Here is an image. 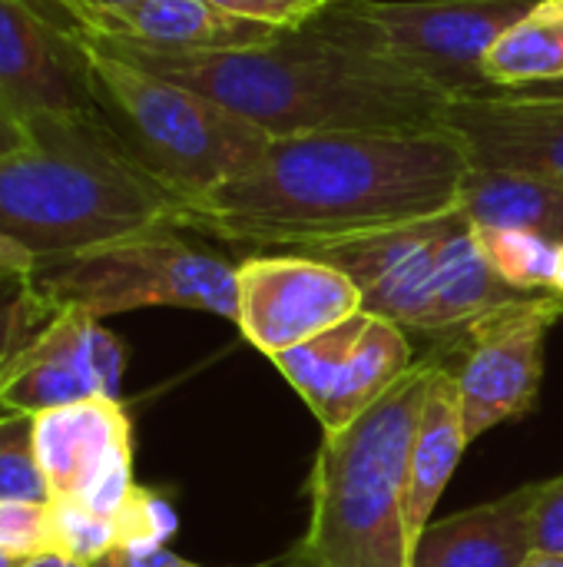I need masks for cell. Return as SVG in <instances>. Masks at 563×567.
<instances>
[{
  "label": "cell",
  "mask_w": 563,
  "mask_h": 567,
  "mask_svg": "<svg viewBox=\"0 0 563 567\" xmlns=\"http://www.w3.org/2000/svg\"><path fill=\"white\" fill-rule=\"evenodd\" d=\"M123 342L100 319L60 309L0 375V412L40 415L86 399H119Z\"/></svg>",
  "instance_id": "13"
},
{
  "label": "cell",
  "mask_w": 563,
  "mask_h": 567,
  "mask_svg": "<svg viewBox=\"0 0 563 567\" xmlns=\"http://www.w3.org/2000/svg\"><path fill=\"white\" fill-rule=\"evenodd\" d=\"M468 169V150L448 126L279 136L256 166L186 206L183 229L309 249L441 216L458 206Z\"/></svg>",
  "instance_id": "1"
},
{
  "label": "cell",
  "mask_w": 563,
  "mask_h": 567,
  "mask_svg": "<svg viewBox=\"0 0 563 567\" xmlns=\"http://www.w3.org/2000/svg\"><path fill=\"white\" fill-rule=\"evenodd\" d=\"M30 130L37 143L0 159V233L37 259L183 229L186 203L126 156L100 113L33 120Z\"/></svg>",
  "instance_id": "3"
},
{
  "label": "cell",
  "mask_w": 563,
  "mask_h": 567,
  "mask_svg": "<svg viewBox=\"0 0 563 567\" xmlns=\"http://www.w3.org/2000/svg\"><path fill=\"white\" fill-rule=\"evenodd\" d=\"M33 452L53 498L116 515L133 482V425L119 399H86L33 415Z\"/></svg>",
  "instance_id": "12"
},
{
  "label": "cell",
  "mask_w": 563,
  "mask_h": 567,
  "mask_svg": "<svg viewBox=\"0 0 563 567\" xmlns=\"http://www.w3.org/2000/svg\"><path fill=\"white\" fill-rule=\"evenodd\" d=\"M116 545V518L96 515L73 498L50 502V555L70 558L76 565H93Z\"/></svg>",
  "instance_id": "22"
},
{
  "label": "cell",
  "mask_w": 563,
  "mask_h": 567,
  "mask_svg": "<svg viewBox=\"0 0 563 567\" xmlns=\"http://www.w3.org/2000/svg\"><path fill=\"white\" fill-rule=\"evenodd\" d=\"M0 100L27 123L100 113L86 47L30 0H0Z\"/></svg>",
  "instance_id": "14"
},
{
  "label": "cell",
  "mask_w": 563,
  "mask_h": 567,
  "mask_svg": "<svg viewBox=\"0 0 563 567\" xmlns=\"http://www.w3.org/2000/svg\"><path fill=\"white\" fill-rule=\"evenodd\" d=\"M521 567H563V555H551V551H534Z\"/></svg>",
  "instance_id": "33"
},
{
  "label": "cell",
  "mask_w": 563,
  "mask_h": 567,
  "mask_svg": "<svg viewBox=\"0 0 563 567\" xmlns=\"http://www.w3.org/2000/svg\"><path fill=\"white\" fill-rule=\"evenodd\" d=\"M342 269L362 292V309L405 332L448 339L528 292L511 289L484 259L478 229L455 206L441 216L295 249Z\"/></svg>",
  "instance_id": "5"
},
{
  "label": "cell",
  "mask_w": 563,
  "mask_h": 567,
  "mask_svg": "<svg viewBox=\"0 0 563 567\" xmlns=\"http://www.w3.org/2000/svg\"><path fill=\"white\" fill-rule=\"evenodd\" d=\"M80 30L179 50H239L265 43L279 33V27L226 13L206 0H133L90 10L80 20Z\"/></svg>",
  "instance_id": "16"
},
{
  "label": "cell",
  "mask_w": 563,
  "mask_h": 567,
  "mask_svg": "<svg viewBox=\"0 0 563 567\" xmlns=\"http://www.w3.org/2000/svg\"><path fill=\"white\" fill-rule=\"evenodd\" d=\"M60 309L30 282V272H0V375L50 326Z\"/></svg>",
  "instance_id": "23"
},
{
  "label": "cell",
  "mask_w": 563,
  "mask_h": 567,
  "mask_svg": "<svg viewBox=\"0 0 563 567\" xmlns=\"http://www.w3.org/2000/svg\"><path fill=\"white\" fill-rule=\"evenodd\" d=\"M113 518H116V535H119L116 548H166V542L179 528L173 505L159 492L143 488V485L129 492V498Z\"/></svg>",
  "instance_id": "25"
},
{
  "label": "cell",
  "mask_w": 563,
  "mask_h": 567,
  "mask_svg": "<svg viewBox=\"0 0 563 567\" xmlns=\"http://www.w3.org/2000/svg\"><path fill=\"white\" fill-rule=\"evenodd\" d=\"M90 53L93 100L126 156L186 206L242 176L272 136L222 103L159 80L80 37ZM186 213V209H183Z\"/></svg>",
  "instance_id": "6"
},
{
  "label": "cell",
  "mask_w": 563,
  "mask_h": 567,
  "mask_svg": "<svg viewBox=\"0 0 563 567\" xmlns=\"http://www.w3.org/2000/svg\"><path fill=\"white\" fill-rule=\"evenodd\" d=\"M431 379L421 402L415 442H411V475H408V532L411 545L421 538V532L431 525V515L465 455L468 432H465V412L461 395L445 365H438L431 355Z\"/></svg>",
  "instance_id": "18"
},
{
  "label": "cell",
  "mask_w": 563,
  "mask_h": 567,
  "mask_svg": "<svg viewBox=\"0 0 563 567\" xmlns=\"http://www.w3.org/2000/svg\"><path fill=\"white\" fill-rule=\"evenodd\" d=\"M272 362L305 399L322 432H338L362 419L418 359L405 329L362 309L272 355Z\"/></svg>",
  "instance_id": "10"
},
{
  "label": "cell",
  "mask_w": 563,
  "mask_h": 567,
  "mask_svg": "<svg viewBox=\"0 0 563 567\" xmlns=\"http://www.w3.org/2000/svg\"><path fill=\"white\" fill-rule=\"evenodd\" d=\"M76 37L222 103L272 140L342 130H445L451 106L448 93L338 37L322 17L239 50L153 47L83 30Z\"/></svg>",
  "instance_id": "2"
},
{
  "label": "cell",
  "mask_w": 563,
  "mask_h": 567,
  "mask_svg": "<svg viewBox=\"0 0 563 567\" xmlns=\"http://www.w3.org/2000/svg\"><path fill=\"white\" fill-rule=\"evenodd\" d=\"M531 525H534V551L563 555V475L551 482H538Z\"/></svg>",
  "instance_id": "27"
},
{
  "label": "cell",
  "mask_w": 563,
  "mask_h": 567,
  "mask_svg": "<svg viewBox=\"0 0 563 567\" xmlns=\"http://www.w3.org/2000/svg\"><path fill=\"white\" fill-rule=\"evenodd\" d=\"M0 551L27 561L50 555V502L0 498Z\"/></svg>",
  "instance_id": "26"
},
{
  "label": "cell",
  "mask_w": 563,
  "mask_h": 567,
  "mask_svg": "<svg viewBox=\"0 0 563 567\" xmlns=\"http://www.w3.org/2000/svg\"><path fill=\"white\" fill-rule=\"evenodd\" d=\"M534 498L524 485L481 508L431 522L415 542L411 567H521L534 555Z\"/></svg>",
  "instance_id": "17"
},
{
  "label": "cell",
  "mask_w": 563,
  "mask_h": 567,
  "mask_svg": "<svg viewBox=\"0 0 563 567\" xmlns=\"http://www.w3.org/2000/svg\"><path fill=\"white\" fill-rule=\"evenodd\" d=\"M498 93L514 96V100H551V103H563V76L561 80H541V83L514 86V90H498Z\"/></svg>",
  "instance_id": "32"
},
{
  "label": "cell",
  "mask_w": 563,
  "mask_h": 567,
  "mask_svg": "<svg viewBox=\"0 0 563 567\" xmlns=\"http://www.w3.org/2000/svg\"><path fill=\"white\" fill-rule=\"evenodd\" d=\"M458 209L475 229L531 233L563 243V183L518 169H468Z\"/></svg>",
  "instance_id": "19"
},
{
  "label": "cell",
  "mask_w": 563,
  "mask_h": 567,
  "mask_svg": "<svg viewBox=\"0 0 563 567\" xmlns=\"http://www.w3.org/2000/svg\"><path fill=\"white\" fill-rule=\"evenodd\" d=\"M431 362L418 359L362 419L322 432L309 528L289 567H411L408 475Z\"/></svg>",
  "instance_id": "4"
},
{
  "label": "cell",
  "mask_w": 563,
  "mask_h": 567,
  "mask_svg": "<svg viewBox=\"0 0 563 567\" xmlns=\"http://www.w3.org/2000/svg\"><path fill=\"white\" fill-rule=\"evenodd\" d=\"M445 126L465 143L475 169H518L563 183V103L504 93L458 96Z\"/></svg>",
  "instance_id": "15"
},
{
  "label": "cell",
  "mask_w": 563,
  "mask_h": 567,
  "mask_svg": "<svg viewBox=\"0 0 563 567\" xmlns=\"http://www.w3.org/2000/svg\"><path fill=\"white\" fill-rule=\"evenodd\" d=\"M355 312H362L358 286L325 259L265 252L236 266V326L269 359L322 336Z\"/></svg>",
  "instance_id": "11"
},
{
  "label": "cell",
  "mask_w": 563,
  "mask_h": 567,
  "mask_svg": "<svg viewBox=\"0 0 563 567\" xmlns=\"http://www.w3.org/2000/svg\"><path fill=\"white\" fill-rule=\"evenodd\" d=\"M0 498L50 502V488L33 452V415L0 412Z\"/></svg>",
  "instance_id": "24"
},
{
  "label": "cell",
  "mask_w": 563,
  "mask_h": 567,
  "mask_svg": "<svg viewBox=\"0 0 563 567\" xmlns=\"http://www.w3.org/2000/svg\"><path fill=\"white\" fill-rule=\"evenodd\" d=\"M30 282L50 306L80 309L100 322L156 306L199 309L236 322V266L189 243L179 226L37 259Z\"/></svg>",
  "instance_id": "7"
},
{
  "label": "cell",
  "mask_w": 563,
  "mask_h": 567,
  "mask_svg": "<svg viewBox=\"0 0 563 567\" xmlns=\"http://www.w3.org/2000/svg\"><path fill=\"white\" fill-rule=\"evenodd\" d=\"M43 17H50L53 23L66 27V30H80V20L90 10H106V7H119V3H133V0H30Z\"/></svg>",
  "instance_id": "29"
},
{
  "label": "cell",
  "mask_w": 563,
  "mask_h": 567,
  "mask_svg": "<svg viewBox=\"0 0 563 567\" xmlns=\"http://www.w3.org/2000/svg\"><path fill=\"white\" fill-rule=\"evenodd\" d=\"M491 90H514L563 76V0H538L484 56Z\"/></svg>",
  "instance_id": "20"
},
{
  "label": "cell",
  "mask_w": 563,
  "mask_h": 567,
  "mask_svg": "<svg viewBox=\"0 0 563 567\" xmlns=\"http://www.w3.org/2000/svg\"><path fill=\"white\" fill-rule=\"evenodd\" d=\"M33 266H37V256L30 249H23L20 243H13L10 236L0 233V272L27 276V272H33Z\"/></svg>",
  "instance_id": "31"
},
{
  "label": "cell",
  "mask_w": 563,
  "mask_h": 567,
  "mask_svg": "<svg viewBox=\"0 0 563 567\" xmlns=\"http://www.w3.org/2000/svg\"><path fill=\"white\" fill-rule=\"evenodd\" d=\"M86 567H206L173 555L169 548H113Z\"/></svg>",
  "instance_id": "28"
},
{
  "label": "cell",
  "mask_w": 563,
  "mask_h": 567,
  "mask_svg": "<svg viewBox=\"0 0 563 567\" xmlns=\"http://www.w3.org/2000/svg\"><path fill=\"white\" fill-rule=\"evenodd\" d=\"M0 567H27V558H17V555L0 551Z\"/></svg>",
  "instance_id": "35"
},
{
  "label": "cell",
  "mask_w": 563,
  "mask_h": 567,
  "mask_svg": "<svg viewBox=\"0 0 563 567\" xmlns=\"http://www.w3.org/2000/svg\"><path fill=\"white\" fill-rule=\"evenodd\" d=\"M33 143H37V140H33L30 123H27L13 106H7V103L0 100V159L17 156V153H27Z\"/></svg>",
  "instance_id": "30"
},
{
  "label": "cell",
  "mask_w": 563,
  "mask_h": 567,
  "mask_svg": "<svg viewBox=\"0 0 563 567\" xmlns=\"http://www.w3.org/2000/svg\"><path fill=\"white\" fill-rule=\"evenodd\" d=\"M478 243L491 269L518 292H554L563 286V243L531 233L478 229Z\"/></svg>",
  "instance_id": "21"
},
{
  "label": "cell",
  "mask_w": 563,
  "mask_h": 567,
  "mask_svg": "<svg viewBox=\"0 0 563 567\" xmlns=\"http://www.w3.org/2000/svg\"><path fill=\"white\" fill-rule=\"evenodd\" d=\"M538 0H332L319 17L338 37L421 76L451 100L494 93L488 50Z\"/></svg>",
  "instance_id": "8"
},
{
  "label": "cell",
  "mask_w": 563,
  "mask_h": 567,
  "mask_svg": "<svg viewBox=\"0 0 563 567\" xmlns=\"http://www.w3.org/2000/svg\"><path fill=\"white\" fill-rule=\"evenodd\" d=\"M563 322V296L528 292L438 339L428 352L458 385L468 442L524 419L544 382L548 332Z\"/></svg>",
  "instance_id": "9"
},
{
  "label": "cell",
  "mask_w": 563,
  "mask_h": 567,
  "mask_svg": "<svg viewBox=\"0 0 563 567\" xmlns=\"http://www.w3.org/2000/svg\"><path fill=\"white\" fill-rule=\"evenodd\" d=\"M27 567H86V565H76V561L60 558V555H40V558L27 561Z\"/></svg>",
  "instance_id": "34"
}]
</instances>
